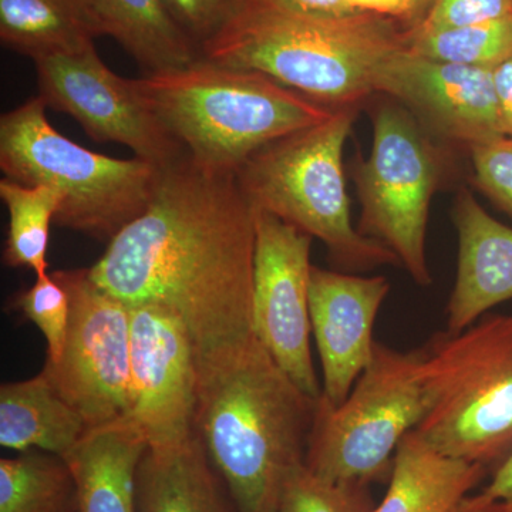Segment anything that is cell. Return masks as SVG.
Masks as SVG:
<instances>
[{
  "instance_id": "6da1fadb",
  "label": "cell",
  "mask_w": 512,
  "mask_h": 512,
  "mask_svg": "<svg viewBox=\"0 0 512 512\" xmlns=\"http://www.w3.org/2000/svg\"><path fill=\"white\" fill-rule=\"evenodd\" d=\"M255 221L235 175L184 157L164 168L146 211L111 239L90 278L128 306L177 313L197 355H211L255 336Z\"/></svg>"
},
{
  "instance_id": "7a4b0ae2",
  "label": "cell",
  "mask_w": 512,
  "mask_h": 512,
  "mask_svg": "<svg viewBox=\"0 0 512 512\" xmlns=\"http://www.w3.org/2000/svg\"><path fill=\"white\" fill-rule=\"evenodd\" d=\"M318 402L255 336L198 356L195 433L235 511H274L286 477L305 463Z\"/></svg>"
},
{
  "instance_id": "3957f363",
  "label": "cell",
  "mask_w": 512,
  "mask_h": 512,
  "mask_svg": "<svg viewBox=\"0 0 512 512\" xmlns=\"http://www.w3.org/2000/svg\"><path fill=\"white\" fill-rule=\"evenodd\" d=\"M403 23L376 15L322 18L274 0H239L201 57L251 70L323 106H360L382 64L407 47Z\"/></svg>"
},
{
  "instance_id": "277c9868",
  "label": "cell",
  "mask_w": 512,
  "mask_h": 512,
  "mask_svg": "<svg viewBox=\"0 0 512 512\" xmlns=\"http://www.w3.org/2000/svg\"><path fill=\"white\" fill-rule=\"evenodd\" d=\"M130 82L192 163L212 174L235 175L262 147L322 123L336 110L264 74L204 57Z\"/></svg>"
},
{
  "instance_id": "5b68a950",
  "label": "cell",
  "mask_w": 512,
  "mask_h": 512,
  "mask_svg": "<svg viewBox=\"0 0 512 512\" xmlns=\"http://www.w3.org/2000/svg\"><path fill=\"white\" fill-rule=\"evenodd\" d=\"M421 349L427 410L417 433L439 453L493 473L512 454V313L441 330Z\"/></svg>"
},
{
  "instance_id": "8992f818",
  "label": "cell",
  "mask_w": 512,
  "mask_h": 512,
  "mask_svg": "<svg viewBox=\"0 0 512 512\" xmlns=\"http://www.w3.org/2000/svg\"><path fill=\"white\" fill-rule=\"evenodd\" d=\"M359 107H339L322 123L272 141L241 165L235 180L255 212L319 239L340 268L369 271L400 262L352 224L343 150Z\"/></svg>"
},
{
  "instance_id": "52a82bcc",
  "label": "cell",
  "mask_w": 512,
  "mask_h": 512,
  "mask_svg": "<svg viewBox=\"0 0 512 512\" xmlns=\"http://www.w3.org/2000/svg\"><path fill=\"white\" fill-rule=\"evenodd\" d=\"M46 109L37 96L3 114L0 170L18 183L57 188L64 201L55 224L110 242L146 211L163 170L87 150L59 133Z\"/></svg>"
},
{
  "instance_id": "ba28073f",
  "label": "cell",
  "mask_w": 512,
  "mask_h": 512,
  "mask_svg": "<svg viewBox=\"0 0 512 512\" xmlns=\"http://www.w3.org/2000/svg\"><path fill=\"white\" fill-rule=\"evenodd\" d=\"M423 349L377 342L348 399L333 407L320 397L305 464L333 483L370 485L390 478L400 441L426 416Z\"/></svg>"
},
{
  "instance_id": "9c48e42d",
  "label": "cell",
  "mask_w": 512,
  "mask_h": 512,
  "mask_svg": "<svg viewBox=\"0 0 512 512\" xmlns=\"http://www.w3.org/2000/svg\"><path fill=\"white\" fill-rule=\"evenodd\" d=\"M444 170L443 148L406 107H377L372 151L353 173L362 205L357 229L389 248L419 286L433 284L426 255L427 225Z\"/></svg>"
},
{
  "instance_id": "30bf717a",
  "label": "cell",
  "mask_w": 512,
  "mask_h": 512,
  "mask_svg": "<svg viewBox=\"0 0 512 512\" xmlns=\"http://www.w3.org/2000/svg\"><path fill=\"white\" fill-rule=\"evenodd\" d=\"M70 296L62 355L42 372L87 429L126 419L130 406V306L94 284L89 269L56 271Z\"/></svg>"
},
{
  "instance_id": "8fae6325",
  "label": "cell",
  "mask_w": 512,
  "mask_h": 512,
  "mask_svg": "<svg viewBox=\"0 0 512 512\" xmlns=\"http://www.w3.org/2000/svg\"><path fill=\"white\" fill-rule=\"evenodd\" d=\"M33 63L40 99L73 117L92 140L123 144L161 170L187 157L173 134L144 106L130 79L111 72L96 46L39 57Z\"/></svg>"
},
{
  "instance_id": "7c38bea8",
  "label": "cell",
  "mask_w": 512,
  "mask_h": 512,
  "mask_svg": "<svg viewBox=\"0 0 512 512\" xmlns=\"http://www.w3.org/2000/svg\"><path fill=\"white\" fill-rule=\"evenodd\" d=\"M255 225L252 330L292 382L319 400L309 309L313 238L268 212H256Z\"/></svg>"
},
{
  "instance_id": "4fadbf2b",
  "label": "cell",
  "mask_w": 512,
  "mask_h": 512,
  "mask_svg": "<svg viewBox=\"0 0 512 512\" xmlns=\"http://www.w3.org/2000/svg\"><path fill=\"white\" fill-rule=\"evenodd\" d=\"M198 355L183 319L156 305L130 306V406L126 419L148 447L195 436Z\"/></svg>"
},
{
  "instance_id": "5bb4252c",
  "label": "cell",
  "mask_w": 512,
  "mask_h": 512,
  "mask_svg": "<svg viewBox=\"0 0 512 512\" xmlns=\"http://www.w3.org/2000/svg\"><path fill=\"white\" fill-rule=\"evenodd\" d=\"M375 92L399 101L429 133L468 150L505 136L493 70L436 62L406 47L382 64Z\"/></svg>"
},
{
  "instance_id": "9a60e30c",
  "label": "cell",
  "mask_w": 512,
  "mask_h": 512,
  "mask_svg": "<svg viewBox=\"0 0 512 512\" xmlns=\"http://www.w3.org/2000/svg\"><path fill=\"white\" fill-rule=\"evenodd\" d=\"M386 276H360L312 266L309 309L322 366V399L336 407L372 360L373 329L389 295Z\"/></svg>"
},
{
  "instance_id": "2e32d148",
  "label": "cell",
  "mask_w": 512,
  "mask_h": 512,
  "mask_svg": "<svg viewBox=\"0 0 512 512\" xmlns=\"http://www.w3.org/2000/svg\"><path fill=\"white\" fill-rule=\"evenodd\" d=\"M458 237L457 275L446 306L447 330L460 332L512 299V228L461 188L451 211Z\"/></svg>"
},
{
  "instance_id": "e0dca14e",
  "label": "cell",
  "mask_w": 512,
  "mask_h": 512,
  "mask_svg": "<svg viewBox=\"0 0 512 512\" xmlns=\"http://www.w3.org/2000/svg\"><path fill=\"white\" fill-rule=\"evenodd\" d=\"M147 448L128 419L87 431L64 458L76 478L77 512H137V470Z\"/></svg>"
},
{
  "instance_id": "ac0fdd59",
  "label": "cell",
  "mask_w": 512,
  "mask_h": 512,
  "mask_svg": "<svg viewBox=\"0 0 512 512\" xmlns=\"http://www.w3.org/2000/svg\"><path fill=\"white\" fill-rule=\"evenodd\" d=\"M137 512H232L224 481L200 437L173 447H148L136 480Z\"/></svg>"
},
{
  "instance_id": "d6986e66",
  "label": "cell",
  "mask_w": 512,
  "mask_h": 512,
  "mask_svg": "<svg viewBox=\"0 0 512 512\" xmlns=\"http://www.w3.org/2000/svg\"><path fill=\"white\" fill-rule=\"evenodd\" d=\"M487 474L483 466L439 453L413 430L394 454L382 503L370 512H454Z\"/></svg>"
},
{
  "instance_id": "ffe728a7",
  "label": "cell",
  "mask_w": 512,
  "mask_h": 512,
  "mask_svg": "<svg viewBox=\"0 0 512 512\" xmlns=\"http://www.w3.org/2000/svg\"><path fill=\"white\" fill-rule=\"evenodd\" d=\"M87 431L80 414L45 373L0 387V446L16 453L40 450L66 458Z\"/></svg>"
},
{
  "instance_id": "44dd1931",
  "label": "cell",
  "mask_w": 512,
  "mask_h": 512,
  "mask_svg": "<svg viewBox=\"0 0 512 512\" xmlns=\"http://www.w3.org/2000/svg\"><path fill=\"white\" fill-rule=\"evenodd\" d=\"M104 36L89 0H0L3 45L32 60L74 53Z\"/></svg>"
},
{
  "instance_id": "7402d4cb",
  "label": "cell",
  "mask_w": 512,
  "mask_h": 512,
  "mask_svg": "<svg viewBox=\"0 0 512 512\" xmlns=\"http://www.w3.org/2000/svg\"><path fill=\"white\" fill-rule=\"evenodd\" d=\"M104 36L113 37L144 74L170 72L197 62L200 49L165 12L161 0H89Z\"/></svg>"
},
{
  "instance_id": "603a6c76",
  "label": "cell",
  "mask_w": 512,
  "mask_h": 512,
  "mask_svg": "<svg viewBox=\"0 0 512 512\" xmlns=\"http://www.w3.org/2000/svg\"><path fill=\"white\" fill-rule=\"evenodd\" d=\"M0 512H77V484L69 463L40 450L3 457Z\"/></svg>"
},
{
  "instance_id": "cb8c5ba5",
  "label": "cell",
  "mask_w": 512,
  "mask_h": 512,
  "mask_svg": "<svg viewBox=\"0 0 512 512\" xmlns=\"http://www.w3.org/2000/svg\"><path fill=\"white\" fill-rule=\"evenodd\" d=\"M0 198L8 208L9 225L3 262L10 268H28L36 276L47 272L50 229L62 207V192L50 185H26L2 178Z\"/></svg>"
},
{
  "instance_id": "d4e9b609",
  "label": "cell",
  "mask_w": 512,
  "mask_h": 512,
  "mask_svg": "<svg viewBox=\"0 0 512 512\" xmlns=\"http://www.w3.org/2000/svg\"><path fill=\"white\" fill-rule=\"evenodd\" d=\"M407 49L436 62L494 70L512 59V15L430 32L409 29Z\"/></svg>"
},
{
  "instance_id": "484cf974",
  "label": "cell",
  "mask_w": 512,
  "mask_h": 512,
  "mask_svg": "<svg viewBox=\"0 0 512 512\" xmlns=\"http://www.w3.org/2000/svg\"><path fill=\"white\" fill-rule=\"evenodd\" d=\"M369 487L333 483L316 476L303 463L286 477L272 512H370L376 504Z\"/></svg>"
},
{
  "instance_id": "4316f807",
  "label": "cell",
  "mask_w": 512,
  "mask_h": 512,
  "mask_svg": "<svg viewBox=\"0 0 512 512\" xmlns=\"http://www.w3.org/2000/svg\"><path fill=\"white\" fill-rule=\"evenodd\" d=\"M12 308L35 323L47 343L46 362L62 355L70 323V296L53 274L36 276V282L12 299Z\"/></svg>"
},
{
  "instance_id": "83f0119b",
  "label": "cell",
  "mask_w": 512,
  "mask_h": 512,
  "mask_svg": "<svg viewBox=\"0 0 512 512\" xmlns=\"http://www.w3.org/2000/svg\"><path fill=\"white\" fill-rule=\"evenodd\" d=\"M285 8L322 16V18H350L376 15L403 23L412 29L426 15L433 0H274Z\"/></svg>"
},
{
  "instance_id": "f1b7e54d",
  "label": "cell",
  "mask_w": 512,
  "mask_h": 512,
  "mask_svg": "<svg viewBox=\"0 0 512 512\" xmlns=\"http://www.w3.org/2000/svg\"><path fill=\"white\" fill-rule=\"evenodd\" d=\"M468 151L474 185L512 218V137H495Z\"/></svg>"
},
{
  "instance_id": "f546056e",
  "label": "cell",
  "mask_w": 512,
  "mask_h": 512,
  "mask_svg": "<svg viewBox=\"0 0 512 512\" xmlns=\"http://www.w3.org/2000/svg\"><path fill=\"white\" fill-rule=\"evenodd\" d=\"M165 12L200 49L227 25L239 0H161Z\"/></svg>"
},
{
  "instance_id": "4dcf8cb0",
  "label": "cell",
  "mask_w": 512,
  "mask_h": 512,
  "mask_svg": "<svg viewBox=\"0 0 512 512\" xmlns=\"http://www.w3.org/2000/svg\"><path fill=\"white\" fill-rule=\"evenodd\" d=\"M512 15V0H433L412 29L421 32L458 28Z\"/></svg>"
},
{
  "instance_id": "1f68e13d",
  "label": "cell",
  "mask_w": 512,
  "mask_h": 512,
  "mask_svg": "<svg viewBox=\"0 0 512 512\" xmlns=\"http://www.w3.org/2000/svg\"><path fill=\"white\" fill-rule=\"evenodd\" d=\"M480 494L500 505L505 512H512V454L500 467L495 468L490 483Z\"/></svg>"
},
{
  "instance_id": "d6a6232c",
  "label": "cell",
  "mask_w": 512,
  "mask_h": 512,
  "mask_svg": "<svg viewBox=\"0 0 512 512\" xmlns=\"http://www.w3.org/2000/svg\"><path fill=\"white\" fill-rule=\"evenodd\" d=\"M495 93L500 104L505 136L512 137V59L493 70Z\"/></svg>"
},
{
  "instance_id": "836d02e7",
  "label": "cell",
  "mask_w": 512,
  "mask_h": 512,
  "mask_svg": "<svg viewBox=\"0 0 512 512\" xmlns=\"http://www.w3.org/2000/svg\"><path fill=\"white\" fill-rule=\"evenodd\" d=\"M454 512H505L494 501L487 500L480 493L476 495H468L464 498L463 503Z\"/></svg>"
}]
</instances>
